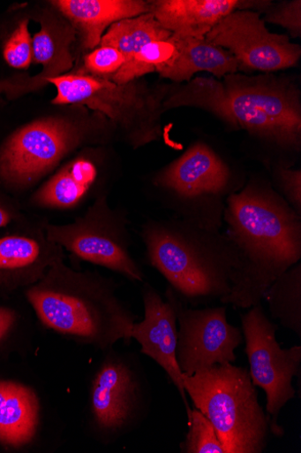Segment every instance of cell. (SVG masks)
<instances>
[{"instance_id":"cell-15","label":"cell","mask_w":301,"mask_h":453,"mask_svg":"<svg viewBox=\"0 0 301 453\" xmlns=\"http://www.w3.org/2000/svg\"><path fill=\"white\" fill-rule=\"evenodd\" d=\"M141 295L145 316L143 320L134 324L132 338L140 344L141 353L159 365L177 388L188 418L192 408L177 357L178 322L175 304L166 296V301L163 300L154 288L147 282L143 284Z\"/></svg>"},{"instance_id":"cell-9","label":"cell","mask_w":301,"mask_h":453,"mask_svg":"<svg viewBox=\"0 0 301 453\" xmlns=\"http://www.w3.org/2000/svg\"><path fill=\"white\" fill-rule=\"evenodd\" d=\"M106 352L91 382L89 420L94 438L109 445L145 420L150 395L140 363L134 356L113 349Z\"/></svg>"},{"instance_id":"cell-3","label":"cell","mask_w":301,"mask_h":453,"mask_svg":"<svg viewBox=\"0 0 301 453\" xmlns=\"http://www.w3.org/2000/svg\"><path fill=\"white\" fill-rule=\"evenodd\" d=\"M118 284L99 273L77 271L56 261L26 297L38 319L52 332L102 351L132 342L139 319L118 296Z\"/></svg>"},{"instance_id":"cell-14","label":"cell","mask_w":301,"mask_h":453,"mask_svg":"<svg viewBox=\"0 0 301 453\" xmlns=\"http://www.w3.org/2000/svg\"><path fill=\"white\" fill-rule=\"evenodd\" d=\"M29 16L40 25V30L32 37V64L41 65L42 69L34 76L18 74L0 79V96L10 102L46 88L49 80L69 73L73 68L71 46L78 35L73 26L59 12L50 10Z\"/></svg>"},{"instance_id":"cell-21","label":"cell","mask_w":301,"mask_h":453,"mask_svg":"<svg viewBox=\"0 0 301 453\" xmlns=\"http://www.w3.org/2000/svg\"><path fill=\"white\" fill-rule=\"evenodd\" d=\"M177 48V58L160 75L177 84L190 81L199 72L223 78L236 73L239 65L228 50L214 46L205 39L182 37L173 34Z\"/></svg>"},{"instance_id":"cell-16","label":"cell","mask_w":301,"mask_h":453,"mask_svg":"<svg viewBox=\"0 0 301 453\" xmlns=\"http://www.w3.org/2000/svg\"><path fill=\"white\" fill-rule=\"evenodd\" d=\"M105 145L88 146L66 162L30 196L34 208L70 211L80 208L94 195H108L100 187L103 180Z\"/></svg>"},{"instance_id":"cell-26","label":"cell","mask_w":301,"mask_h":453,"mask_svg":"<svg viewBox=\"0 0 301 453\" xmlns=\"http://www.w3.org/2000/svg\"><path fill=\"white\" fill-rule=\"evenodd\" d=\"M124 64V58L118 50L111 47H99L84 57L83 65L77 71L110 80Z\"/></svg>"},{"instance_id":"cell-6","label":"cell","mask_w":301,"mask_h":453,"mask_svg":"<svg viewBox=\"0 0 301 453\" xmlns=\"http://www.w3.org/2000/svg\"><path fill=\"white\" fill-rule=\"evenodd\" d=\"M195 408L211 422L225 453H263L271 418L258 399L247 368L228 364L183 375Z\"/></svg>"},{"instance_id":"cell-12","label":"cell","mask_w":301,"mask_h":453,"mask_svg":"<svg viewBox=\"0 0 301 453\" xmlns=\"http://www.w3.org/2000/svg\"><path fill=\"white\" fill-rule=\"evenodd\" d=\"M165 296L173 301L178 322L177 357L183 375L195 373L216 365L233 364L236 349L243 343L242 328L230 324L227 306L190 307L169 288Z\"/></svg>"},{"instance_id":"cell-25","label":"cell","mask_w":301,"mask_h":453,"mask_svg":"<svg viewBox=\"0 0 301 453\" xmlns=\"http://www.w3.org/2000/svg\"><path fill=\"white\" fill-rule=\"evenodd\" d=\"M29 14L22 15L6 35L3 44V58L16 70H27L33 60V39L29 31Z\"/></svg>"},{"instance_id":"cell-10","label":"cell","mask_w":301,"mask_h":453,"mask_svg":"<svg viewBox=\"0 0 301 453\" xmlns=\"http://www.w3.org/2000/svg\"><path fill=\"white\" fill-rule=\"evenodd\" d=\"M131 223L127 213L112 209L104 195L73 222L45 223V229L51 241L73 257L144 283L146 274L132 254Z\"/></svg>"},{"instance_id":"cell-24","label":"cell","mask_w":301,"mask_h":453,"mask_svg":"<svg viewBox=\"0 0 301 453\" xmlns=\"http://www.w3.org/2000/svg\"><path fill=\"white\" fill-rule=\"evenodd\" d=\"M188 433L180 442L182 453H225L216 430L197 408L188 417Z\"/></svg>"},{"instance_id":"cell-5","label":"cell","mask_w":301,"mask_h":453,"mask_svg":"<svg viewBox=\"0 0 301 453\" xmlns=\"http://www.w3.org/2000/svg\"><path fill=\"white\" fill-rule=\"evenodd\" d=\"M117 138L111 123L98 113L33 119L0 142V187L26 191L79 149L107 145Z\"/></svg>"},{"instance_id":"cell-20","label":"cell","mask_w":301,"mask_h":453,"mask_svg":"<svg viewBox=\"0 0 301 453\" xmlns=\"http://www.w3.org/2000/svg\"><path fill=\"white\" fill-rule=\"evenodd\" d=\"M40 418L39 399L30 388L0 381V444L20 448L34 439Z\"/></svg>"},{"instance_id":"cell-18","label":"cell","mask_w":301,"mask_h":453,"mask_svg":"<svg viewBox=\"0 0 301 453\" xmlns=\"http://www.w3.org/2000/svg\"><path fill=\"white\" fill-rule=\"evenodd\" d=\"M50 4L79 35L81 47L94 50L115 23L150 12L142 0H54Z\"/></svg>"},{"instance_id":"cell-8","label":"cell","mask_w":301,"mask_h":453,"mask_svg":"<svg viewBox=\"0 0 301 453\" xmlns=\"http://www.w3.org/2000/svg\"><path fill=\"white\" fill-rule=\"evenodd\" d=\"M239 179L216 149L198 141L156 173L151 184L165 196L177 219L222 231L227 201L241 190Z\"/></svg>"},{"instance_id":"cell-4","label":"cell","mask_w":301,"mask_h":453,"mask_svg":"<svg viewBox=\"0 0 301 453\" xmlns=\"http://www.w3.org/2000/svg\"><path fill=\"white\" fill-rule=\"evenodd\" d=\"M140 237L147 263L168 282L169 289L190 307L222 304L241 270L236 246L222 231L180 219L144 223Z\"/></svg>"},{"instance_id":"cell-13","label":"cell","mask_w":301,"mask_h":453,"mask_svg":"<svg viewBox=\"0 0 301 453\" xmlns=\"http://www.w3.org/2000/svg\"><path fill=\"white\" fill-rule=\"evenodd\" d=\"M207 42L230 52L239 67L276 72L297 65L301 57L298 45L285 35L271 33L260 13L236 11L224 18L205 36Z\"/></svg>"},{"instance_id":"cell-7","label":"cell","mask_w":301,"mask_h":453,"mask_svg":"<svg viewBox=\"0 0 301 453\" xmlns=\"http://www.w3.org/2000/svg\"><path fill=\"white\" fill-rule=\"evenodd\" d=\"M57 92L55 105L86 107L106 118L117 137L133 149L162 135L163 103L170 87L149 88L139 80L116 84L109 79L76 71L49 81Z\"/></svg>"},{"instance_id":"cell-22","label":"cell","mask_w":301,"mask_h":453,"mask_svg":"<svg viewBox=\"0 0 301 453\" xmlns=\"http://www.w3.org/2000/svg\"><path fill=\"white\" fill-rule=\"evenodd\" d=\"M173 33L165 29L149 12L112 25L102 36L100 47L116 49L127 64L147 44L167 39Z\"/></svg>"},{"instance_id":"cell-1","label":"cell","mask_w":301,"mask_h":453,"mask_svg":"<svg viewBox=\"0 0 301 453\" xmlns=\"http://www.w3.org/2000/svg\"><path fill=\"white\" fill-rule=\"evenodd\" d=\"M224 79L196 77L169 88L165 111L196 107L222 119L235 130L276 151L282 166L301 150L299 92L288 80L274 75L231 73Z\"/></svg>"},{"instance_id":"cell-2","label":"cell","mask_w":301,"mask_h":453,"mask_svg":"<svg viewBox=\"0 0 301 453\" xmlns=\"http://www.w3.org/2000/svg\"><path fill=\"white\" fill-rule=\"evenodd\" d=\"M223 232L236 246L241 270L223 305L262 304L269 286L301 259V216L269 183L250 180L230 196Z\"/></svg>"},{"instance_id":"cell-29","label":"cell","mask_w":301,"mask_h":453,"mask_svg":"<svg viewBox=\"0 0 301 453\" xmlns=\"http://www.w3.org/2000/svg\"><path fill=\"white\" fill-rule=\"evenodd\" d=\"M19 219H21V213L18 203L0 190V229Z\"/></svg>"},{"instance_id":"cell-17","label":"cell","mask_w":301,"mask_h":453,"mask_svg":"<svg viewBox=\"0 0 301 453\" xmlns=\"http://www.w3.org/2000/svg\"><path fill=\"white\" fill-rule=\"evenodd\" d=\"M64 251L51 241L45 224L0 238V292L30 287L45 276Z\"/></svg>"},{"instance_id":"cell-27","label":"cell","mask_w":301,"mask_h":453,"mask_svg":"<svg viewBox=\"0 0 301 453\" xmlns=\"http://www.w3.org/2000/svg\"><path fill=\"white\" fill-rule=\"evenodd\" d=\"M273 177L282 198L301 216V171L279 165L273 167Z\"/></svg>"},{"instance_id":"cell-11","label":"cell","mask_w":301,"mask_h":453,"mask_svg":"<svg viewBox=\"0 0 301 453\" xmlns=\"http://www.w3.org/2000/svg\"><path fill=\"white\" fill-rule=\"evenodd\" d=\"M241 324L252 383L266 393L271 434L282 438L285 431L278 420L282 409L297 395L292 381L300 380L301 346L281 347L276 338L278 325L270 320L262 304L243 313Z\"/></svg>"},{"instance_id":"cell-19","label":"cell","mask_w":301,"mask_h":453,"mask_svg":"<svg viewBox=\"0 0 301 453\" xmlns=\"http://www.w3.org/2000/svg\"><path fill=\"white\" fill-rule=\"evenodd\" d=\"M253 6L254 3L239 0H156L150 2V12L165 29L177 35L205 39L224 18Z\"/></svg>"},{"instance_id":"cell-30","label":"cell","mask_w":301,"mask_h":453,"mask_svg":"<svg viewBox=\"0 0 301 453\" xmlns=\"http://www.w3.org/2000/svg\"><path fill=\"white\" fill-rule=\"evenodd\" d=\"M17 322L16 312L8 307H0V342L11 333Z\"/></svg>"},{"instance_id":"cell-28","label":"cell","mask_w":301,"mask_h":453,"mask_svg":"<svg viewBox=\"0 0 301 453\" xmlns=\"http://www.w3.org/2000/svg\"><path fill=\"white\" fill-rule=\"evenodd\" d=\"M271 5V4H270ZM269 5V6H270ZM265 22L268 21L286 28L294 37L301 34V2L283 3L273 8L267 7Z\"/></svg>"},{"instance_id":"cell-23","label":"cell","mask_w":301,"mask_h":453,"mask_svg":"<svg viewBox=\"0 0 301 453\" xmlns=\"http://www.w3.org/2000/svg\"><path fill=\"white\" fill-rule=\"evenodd\" d=\"M264 300L271 317L301 338V263L298 262L268 288Z\"/></svg>"}]
</instances>
